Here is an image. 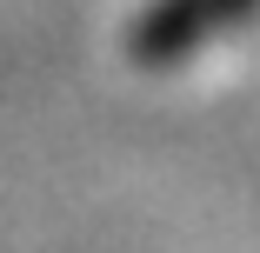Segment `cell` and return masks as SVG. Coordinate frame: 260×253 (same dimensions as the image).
Instances as JSON below:
<instances>
[{
    "label": "cell",
    "mask_w": 260,
    "mask_h": 253,
    "mask_svg": "<svg viewBox=\"0 0 260 253\" xmlns=\"http://www.w3.org/2000/svg\"><path fill=\"white\" fill-rule=\"evenodd\" d=\"M260 0H153L134 20V60H180L214 33H227L240 14H253Z\"/></svg>",
    "instance_id": "obj_1"
}]
</instances>
